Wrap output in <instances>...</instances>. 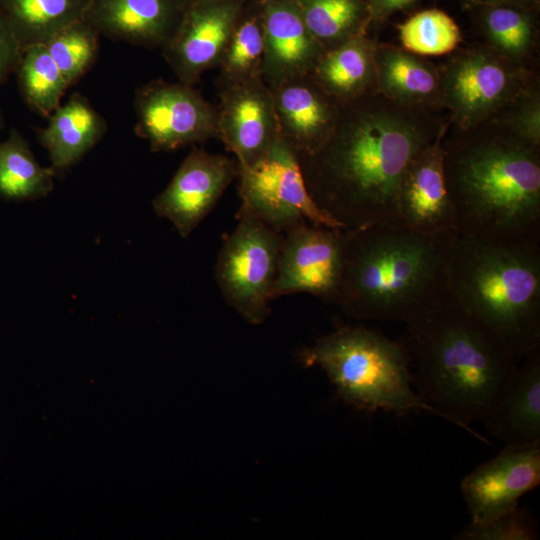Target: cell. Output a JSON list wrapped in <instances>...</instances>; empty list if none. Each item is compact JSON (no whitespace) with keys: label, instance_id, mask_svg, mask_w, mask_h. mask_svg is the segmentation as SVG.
<instances>
[{"label":"cell","instance_id":"8d00e7d4","mask_svg":"<svg viewBox=\"0 0 540 540\" xmlns=\"http://www.w3.org/2000/svg\"><path fill=\"white\" fill-rule=\"evenodd\" d=\"M199 1V0H181L183 6H186L192 2Z\"/></svg>","mask_w":540,"mask_h":540},{"label":"cell","instance_id":"8992f818","mask_svg":"<svg viewBox=\"0 0 540 540\" xmlns=\"http://www.w3.org/2000/svg\"><path fill=\"white\" fill-rule=\"evenodd\" d=\"M308 367L318 366L339 396L358 410L406 415L429 412L442 418L413 388L405 345L363 326L341 327L301 352Z\"/></svg>","mask_w":540,"mask_h":540},{"label":"cell","instance_id":"603a6c76","mask_svg":"<svg viewBox=\"0 0 540 540\" xmlns=\"http://www.w3.org/2000/svg\"><path fill=\"white\" fill-rule=\"evenodd\" d=\"M375 68L376 90L398 105L416 108L439 94V74L407 51L376 47Z\"/></svg>","mask_w":540,"mask_h":540},{"label":"cell","instance_id":"836d02e7","mask_svg":"<svg viewBox=\"0 0 540 540\" xmlns=\"http://www.w3.org/2000/svg\"><path fill=\"white\" fill-rule=\"evenodd\" d=\"M22 52L18 39L0 11V86L15 72Z\"/></svg>","mask_w":540,"mask_h":540},{"label":"cell","instance_id":"ffe728a7","mask_svg":"<svg viewBox=\"0 0 540 540\" xmlns=\"http://www.w3.org/2000/svg\"><path fill=\"white\" fill-rule=\"evenodd\" d=\"M503 394L483 420L505 445H540V347L523 357Z\"/></svg>","mask_w":540,"mask_h":540},{"label":"cell","instance_id":"5b68a950","mask_svg":"<svg viewBox=\"0 0 540 540\" xmlns=\"http://www.w3.org/2000/svg\"><path fill=\"white\" fill-rule=\"evenodd\" d=\"M450 299L519 359L540 347V243L455 236Z\"/></svg>","mask_w":540,"mask_h":540},{"label":"cell","instance_id":"ba28073f","mask_svg":"<svg viewBox=\"0 0 540 540\" xmlns=\"http://www.w3.org/2000/svg\"><path fill=\"white\" fill-rule=\"evenodd\" d=\"M237 177L239 209L282 233L301 222L343 228L317 206L297 156L281 136L256 161L238 166Z\"/></svg>","mask_w":540,"mask_h":540},{"label":"cell","instance_id":"e575fe53","mask_svg":"<svg viewBox=\"0 0 540 540\" xmlns=\"http://www.w3.org/2000/svg\"><path fill=\"white\" fill-rule=\"evenodd\" d=\"M417 0H367L370 24L381 23L397 11L404 10Z\"/></svg>","mask_w":540,"mask_h":540},{"label":"cell","instance_id":"3957f363","mask_svg":"<svg viewBox=\"0 0 540 540\" xmlns=\"http://www.w3.org/2000/svg\"><path fill=\"white\" fill-rule=\"evenodd\" d=\"M337 305L357 320L411 324L450 299L453 236H429L398 223L344 229Z\"/></svg>","mask_w":540,"mask_h":540},{"label":"cell","instance_id":"7a4b0ae2","mask_svg":"<svg viewBox=\"0 0 540 540\" xmlns=\"http://www.w3.org/2000/svg\"><path fill=\"white\" fill-rule=\"evenodd\" d=\"M442 146L457 236L540 243L538 146L503 126Z\"/></svg>","mask_w":540,"mask_h":540},{"label":"cell","instance_id":"ac0fdd59","mask_svg":"<svg viewBox=\"0 0 540 540\" xmlns=\"http://www.w3.org/2000/svg\"><path fill=\"white\" fill-rule=\"evenodd\" d=\"M260 3L265 39L263 81L273 87L310 74L325 49L306 26L297 0Z\"/></svg>","mask_w":540,"mask_h":540},{"label":"cell","instance_id":"74e56055","mask_svg":"<svg viewBox=\"0 0 540 540\" xmlns=\"http://www.w3.org/2000/svg\"><path fill=\"white\" fill-rule=\"evenodd\" d=\"M2 124H3V116H2V113H1V109H0V129L2 127Z\"/></svg>","mask_w":540,"mask_h":540},{"label":"cell","instance_id":"d6a6232c","mask_svg":"<svg viewBox=\"0 0 540 540\" xmlns=\"http://www.w3.org/2000/svg\"><path fill=\"white\" fill-rule=\"evenodd\" d=\"M522 92V91H521ZM519 93L512 99V109L508 110L504 124L506 129L522 140L539 147L540 143V103L535 92Z\"/></svg>","mask_w":540,"mask_h":540},{"label":"cell","instance_id":"4dcf8cb0","mask_svg":"<svg viewBox=\"0 0 540 540\" xmlns=\"http://www.w3.org/2000/svg\"><path fill=\"white\" fill-rule=\"evenodd\" d=\"M399 36L407 51L420 55H443L461 40L456 22L440 9H427L399 26Z\"/></svg>","mask_w":540,"mask_h":540},{"label":"cell","instance_id":"30bf717a","mask_svg":"<svg viewBox=\"0 0 540 540\" xmlns=\"http://www.w3.org/2000/svg\"><path fill=\"white\" fill-rule=\"evenodd\" d=\"M520 84L511 60L488 49H469L439 74V96L459 127L469 130L501 111L521 92Z\"/></svg>","mask_w":540,"mask_h":540},{"label":"cell","instance_id":"cb8c5ba5","mask_svg":"<svg viewBox=\"0 0 540 540\" xmlns=\"http://www.w3.org/2000/svg\"><path fill=\"white\" fill-rule=\"evenodd\" d=\"M90 0H0L22 49L44 44L68 25L84 19Z\"/></svg>","mask_w":540,"mask_h":540},{"label":"cell","instance_id":"f1b7e54d","mask_svg":"<svg viewBox=\"0 0 540 540\" xmlns=\"http://www.w3.org/2000/svg\"><path fill=\"white\" fill-rule=\"evenodd\" d=\"M481 30L499 54L518 60L535 35V12L512 6H473Z\"/></svg>","mask_w":540,"mask_h":540},{"label":"cell","instance_id":"9c48e42d","mask_svg":"<svg viewBox=\"0 0 540 540\" xmlns=\"http://www.w3.org/2000/svg\"><path fill=\"white\" fill-rule=\"evenodd\" d=\"M135 133L154 152L218 139L217 108L192 85L155 80L139 87Z\"/></svg>","mask_w":540,"mask_h":540},{"label":"cell","instance_id":"f35d334b","mask_svg":"<svg viewBox=\"0 0 540 540\" xmlns=\"http://www.w3.org/2000/svg\"><path fill=\"white\" fill-rule=\"evenodd\" d=\"M367 2V0H365Z\"/></svg>","mask_w":540,"mask_h":540},{"label":"cell","instance_id":"484cf974","mask_svg":"<svg viewBox=\"0 0 540 540\" xmlns=\"http://www.w3.org/2000/svg\"><path fill=\"white\" fill-rule=\"evenodd\" d=\"M56 172L43 167L35 158L24 137L12 129L0 143V197L22 202L48 195Z\"/></svg>","mask_w":540,"mask_h":540},{"label":"cell","instance_id":"1f68e13d","mask_svg":"<svg viewBox=\"0 0 540 540\" xmlns=\"http://www.w3.org/2000/svg\"><path fill=\"white\" fill-rule=\"evenodd\" d=\"M538 536L536 520L526 509L517 506L487 522H469L453 538L456 540H535Z\"/></svg>","mask_w":540,"mask_h":540},{"label":"cell","instance_id":"f546056e","mask_svg":"<svg viewBox=\"0 0 540 540\" xmlns=\"http://www.w3.org/2000/svg\"><path fill=\"white\" fill-rule=\"evenodd\" d=\"M99 36L82 19L61 29L44 43L68 86L74 85L91 69L98 54Z\"/></svg>","mask_w":540,"mask_h":540},{"label":"cell","instance_id":"d4e9b609","mask_svg":"<svg viewBox=\"0 0 540 540\" xmlns=\"http://www.w3.org/2000/svg\"><path fill=\"white\" fill-rule=\"evenodd\" d=\"M264 49V24L260 0H247L236 19L218 63V85L262 78Z\"/></svg>","mask_w":540,"mask_h":540},{"label":"cell","instance_id":"5bb4252c","mask_svg":"<svg viewBox=\"0 0 540 540\" xmlns=\"http://www.w3.org/2000/svg\"><path fill=\"white\" fill-rule=\"evenodd\" d=\"M218 139L238 166L261 157L280 137L270 87L262 78L220 85Z\"/></svg>","mask_w":540,"mask_h":540},{"label":"cell","instance_id":"9a60e30c","mask_svg":"<svg viewBox=\"0 0 540 540\" xmlns=\"http://www.w3.org/2000/svg\"><path fill=\"white\" fill-rule=\"evenodd\" d=\"M540 483V445L504 448L461 483L470 522L483 523L515 509Z\"/></svg>","mask_w":540,"mask_h":540},{"label":"cell","instance_id":"4316f807","mask_svg":"<svg viewBox=\"0 0 540 540\" xmlns=\"http://www.w3.org/2000/svg\"><path fill=\"white\" fill-rule=\"evenodd\" d=\"M303 20L326 50L366 32L370 13L365 0H297Z\"/></svg>","mask_w":540,"mask_h":540},{"label":"cell","instance_id":"2e32d148","mask_svg":"<svg viewBox=\"0 0 540 540\" xmlns=\"http://www.w3.org/2000/svg\"><path fill=\"white\" fill-rule=\"evenodd\" d=\"M442 136L408 165L397 195L398 223L429 236H453L455 218L444 173Z\"/></svg>","mask_w":540,"mask_h":540},{"label":"cell","instance_id":"52a82bcc","mask_svg":"<svg viewBox=\"0 0 540 540\" xmlns=\"http://www.w3.org/2000/svg\"><path fill=\"white\" fill-rule=\"evenodd\" d=\"M236 218L235 228L223 238L215 281L225 302L259 325L270 313L284 235L245 210L239 209Z\"/></svg>","mask_w":540,"mask_h":540},{"label":"cell","instance_id":"277c9868","mask_svg":"<svg viewBox=\"0 0 540 540\" xmlns=\"http://www.w3.org/2000/svg\"><path fill=\"white\" fill-rule=\"evenodd\" d=\"M406 328L418 393L443 419L491 444L471 423L489 414L519 358L451 299Z\"/></svg>","mask_w":540,"mask_h":540},{"label":"cell","instance_id":"4fadbf2b","mask_svg":"<svg viewBox=\"0 0 540 540\" xmlns=\"http://www.w3.org/2000/svg\"><path fill=\"white\" fill-rule=\"evenodd\" d=\"M247 0H199L184 6L181 21L162 55L178 81L194 85L217 68L236 19Z\"/></svg>","mask_w":540,"mask_h":540},{"label":"cell","instance_id":"7c38bea8","mask_svg":"<svg viewBox=\"0 0 540 540\" xmlns=\"http://www.w3.org/2000/svg\"><path fill=\"white\" fill-rule=\"evenodd\" d=\"M237 174L235 159L194 147L154 198L153 209L186 238L214 209Z\"/></svg>","mask_w":540,"mask_h":540},{"label":"cell","instance_id":"6da1fadb","mask_svg":"<svg viewBox=\"0 0 540 540\" xmlns=\"http://www.w3.org/2000/svg\"><path fill=\"white\" fill-rule=\"evenodd\" d=\"M444 132L414 107L374 90L340 103L328 140L297 158L311 197L344 229L398 223L397 195L408 165Z\"/></svg>","mask_w":540,"mask_h":540},{"label":"cell","instance_id":"e0dca14e","mask_svg":"<svg viewBox=\"0 0 540 540\" xmlns=\"http://www.w3.org/2000/svg\"><path fill=\"white\" fill-rule=\"evenodd\" d=\"M279 133L296 156L317 151L333 133L340 103L310 76L295 77L270 87Z\"/></svg>","mask_w":540,"mask_h":540},{"label":"cell","instance_id":"7402d4cb","mask_svg":"<svg viewBox=\"0 0 540 540\" xmlns=\"http://www.w3.org/2000/svg\"><path fill=\"white\" fill-rule=\"evenodd\" d=\"M376 45L366 32L326 50L310 76L335 101L344 103L374 91Z\"/></svg>","mask_w":540,"mask_h":540},{"label":"cell","instance_id":"83f0119b","mask_svg":"<svg viewBox=\"0 0 540 540\" xmlns=\"http://www.w3.org/2000/svg\"><path fill=\"white\" fill-rule=\"evenodd\" d=\"M14 73L27 105L37 114L49 118L69 86L45 45L36 44L24 49Z\"/></svg>","mask_w":540,"mask_h":540},{"label":"cell","instance_id":"44dd1931","mask_svg":"<svg viewBox=\"0 0 540 540\" xmlns=\"http://www.w3.org/2000/svg\"><path fill=\"white\" fill-rule=\"evenodd\" d=\"M106 131L105 119L84 96L76 93L50 115L47 126L38 130V140L57 173L77 163Z\"/></svg>","mask_w":540,"mask_h":540},{"label":"cell","instance_id":"d6986e66","mask_svg":"<svg viewBox=\"0 0 540 540\" xmlns=\"http://www.w3.org/2000/svg\"><path fill=\"white\" fill-rule=\"evenodd\" d=\"M183 11L181 0H90L84 20L100 36L162 49L175 33Z\"/></svg>","mask_w":540,"mask_h":540},{"label":"cell","instance_id":"d590c367","mask_svg":"<svg viewBox=\"0 0 540 540\" xmlns=\"http://www.w3.org/2000/svg\"><path fill=\"white\" fill-rule=\"evenodd\" d=\"M473 6H512L536 11L539 0H466Z\"/></svg>","mask_w":540,"mask_h":540},{"label":"cell","instance_id":"8fae6325","mask_svg":"<svg viewBox=\"0 0 540 540\" xmlns=\"http://www.w3.org/2000/svg\"><path fill=\"white\" fill-rule=\"evenodd\" d=\"M283 235L272 299L308 293L336 304L343 269L344 228L301 222Z\"/></svg>","mask_w":540,"mask_h":540}]
</instances>
